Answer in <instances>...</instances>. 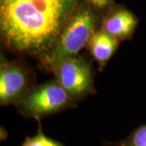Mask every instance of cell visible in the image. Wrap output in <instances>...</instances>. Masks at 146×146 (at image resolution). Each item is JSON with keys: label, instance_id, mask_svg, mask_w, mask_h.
Masks as SVG:
<instances>
[{"label": "cell", "instance_id": "obj_1", "mask_svg": "<svg viewBox=\"0 0 146 146\" xmlns=\"http://www.w3.org/2000/svg\"><path fill=\"white\" fill-rule=\"evenodd\" d=\"M75 0H1L0 29L7 46L41 58L72 15Z\"/></svg>", "mask_w": 146, "mask_h": 146}, {"label": "cell", "instance_id": "obj_2", "mask_svg": "<svg viewBox=\"0 0 146 146\" xmlns=\"http://www.w3.org/2000/svg\"><path fill=\"white\" fill-rule=\"evenodd\" d=\"M96 27V16L89 9L82 8L73 13L54 46L42 57V63L50 68L63 58L77 56L79 51L87 46Z\"/></svg>", "mask_w": 146, "mask_h": 146}, {"label": "cell", "instance_id": "obj_3", "mask_svg": "<svg viewBox=\"0 0 146 146\" xmlns=\"http://www.w3.org/2000/svg\"><path fill=\"white\" fill-rule=\"evenodd\" d=\"M75 100L56 80L30 89L16 105L23 116L40 120L75 106Z\"/></svg>", "mask_w": 146, "mask_h": 146}, {"label": "cell", "instance_id": "obj_4", "mask_svg": "<svg viewBox=\"0 0 146 146\" xmlns=\"http://www.w3.org/2000/svg\"><path fill=\"white\" fill-rule=\"evenodd\" d=\"M49 69L75 101L95 92L91 68L82 58H65L54 63Z\"/></svg>", "mask_w": 146, "mask_h": 146}, {"label": "cell", "instance_id": "obj_5", "mask_svg": "<svg viewBox=\"0 0 146 146\" xmlns=\"http://www.w3.org/2000/svg\"><path fill=\"white\" fill-rule=\"evenodd\" d=\"M26 69L16 62H2L0 68V102L2 106L16 105L29 89Z\"/></svg>", "mask_w": 146, "mask_h": 146}, {"label": "cell", "instance_id": "obj_6", "mask_svg": "<svg viewBox=\"0 0 146 146\" xmlns=\"http://www.w3.org/2000/svg\"><path fill=\"white\" fill-rule=\"evenodd\" d=\"M137 24L136 17L131 11L119 8L106 16L102 29L121 42L128 39L132 35Z\"/></svg>", "mask_w": 146, "mask_h": 146}, {"label": "cell", "instance_id": "obj_7", "mask_svg": "<svg viewBox=\"0 0 146 146\" xmlns=\"http://www.w3.org/2000/svg\"><path fill=\"white\" fill-rule=\"evenodd\" d=\"M119 41L110 35L102 29L95 32L90 38L87 47L93 57L98 63L100 69H102L115 54Z\"/></svg>", "mask_w": 146, "mask_h": 146}, {"label": "cell", "instance_id": "obj_8", "mask_svg": "<svg viewBox=\"0 0 146 146\" xmlns=\"http://www.w3.org/2000/svg\"><path fill=\"white\" fill-rule=\"evenodd\" d=\"M113 146H146V124L136 127L124 140Z\"/></svg>", "mask_w": 146, "mask_h": 146}, {"label": "cell", "instance_id": "obj_9", "mask_svg": "<svg viewBox=\"0 0 146 146\" xmlns=\"http://www.w3.org/2000/svg\"><path fill=\"white\" fill-rule=\"evenodd\" d=\"M21 146H65L62 143L54 141L46 136L39 127V130L35 136H28Z\"/></svg>", "mask_w": 146, "mask_h": 146}, {"label": "cell", "instance_id": "obj_10", "mask_svg": "<svg viewBox=\"0 0 146 146\" xmlns=\"http://www.w3.org/2000/svg\"><path fill=\"white\" fill-rule=\"evenodd\" d=\"M91 5L98 8H103L108 6L110 3V0H85Z\"/></svg>", "mask_w": 146, "mask_h": 146}]
</instances>
